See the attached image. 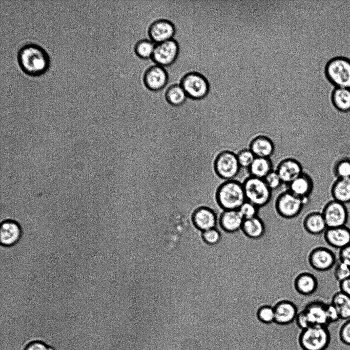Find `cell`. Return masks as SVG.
I'll list each match as a JSON object with an SVG mask.
<instances>
[{
    "label": "cell",
    "mask_w": 350,
    "mask_h": 350,
    "mask_svg": "<svg viewBox=\"0 0 350 350\" xmlns=\"http://www.w3.org/2000/svg\"><path fill=\"white\" fill-rule=\"evenodd\" d=\"M246 200L258 208L266 205L272 196V191L263 179L249 176L242 182Z\"/></svg>",
    "instance_id": "4"
},
{
    "label": "cell",
    "mask_w": 350,
    "mask_h": 350,
    "mask_svg": "<svg viewBox=\"0 0 350 350\" xmlns=\"http://www.w3.org/2000/svg\"><path fill=\"white\" fill-rule=\"evenodd\" d=\"M22 228L18 221L12 219L3 220L0 225V241L1 245L6 248L16 245L20 240Z\"/></svg>",
    "instance_id": "12"
},
{
    "label": "cell",
    "mask_w": 350,
    "mask_h": 350,
    "mask_svg": "<svg viewBox=\"0 0 350 350\" xmlns=\"http://www.w3.org/2000/svg\"><path fill=\"white\" fill-rule=\"evenodd\" d=\"M324 239L330 246L339 250L350 243V229L346 225L327 228Z\"/></svg>",
    "instance_id": "16"
},
{
    "label": "cell",
    "mask_w": 350,
    "mask_h": 350,
    "mask_svg": "<svg viewBox=\"0 0 350 350\" xmlns=\"http://www.w3.org/2000/svg\"><path fill=\"white\" fill-rule=\"evenodd\" d=\"M256 318L261 323L266 324L275 322L274 306L269 305L260 306L256 311Z\"/></svg>",
    "instance_id": "33"
},
{
    "label": "cell",
    "mask_w": 350,
    "mask_h": 350,
    "mask_svg": "<svg viewBox=\"0 0 350 350\" xmlns=\"http://www.w3.org/2000/svg\"><path fill=\"white\" fill-rule=\"evenodd\" d=\"M340 291L350 297V277L339 282Z\"/></svg>",
    "instance_id": "44"
},
{
    "label": "cell",
    "mask_w": 350,
    "mask_h": 350,
    "mask_svg": "<svg viewBox=\"0 0 350 350\" xmlns=\"http://www.w3.org/2000/svg\"><path fill=\"white\" fill-rule=\"evenodd\" d=\"M334 107L338 111L346 113L350 111V88L335 87L331 94Z\"/></svg>",
    "instance_id": "26"
},
{
    "label": "cell",
    "mask_w": 350,
    "mask_h": 350,
    "mask_svg": "<svg viewBox=\"0 0 350 350\" xmlns=\"http://www.w3.org/2000/svg\"><path fill=\"white\" fill-rule=\"evenodd\" d=\"M213 166L216 174L224 181L235 179L241 169L237 154L230 150H224L218 153Z\"/></svg>",
    "instance_id": "6"
},
{
    "label": "cell",
    "mask_w": 350,
    "mask_h": 350,
    "mask_svg": "<svg viewBox=\"0 0 350 350\" xmlns=\"http://www.w3.org/2000/svg\"><path fill=\"white\" fill-rule=\"evenodd\" d=\"M249 148L257 157L271 158L274 153L275 147L270 137L259 135L252 139Z\"/></svg>",
    "instance_id": "21"
},
{
    "label": "cell",
    "mask_w": 350,
    "mask_h": 350,
    "mask_svg": "<svg viewBox=\"0 0 350 350\" xmlns=\"http://www.w3.org/2000/svg\"><path fill=\"white\" fill-rule=\"evenodd\" d=\"M308 261L311 266L319 272L331 270L336 264V257L330 249L318 246L313 249L310 253Z\"/></svg>",
    "instance_id": "11"
},
{
    "label": "cell",
    "mask_w": 350,
    "mask_h": 350,
    "mask_svg": "<svg viewBox=\"0 0 350 350\" xmlns=\"http://www.w3.org/2000/svg\"><path fill=\"white\" fill-rule=\"evenodd\" d=\"M259 208L253 203L246 200L240 206L238 211L244 219L252 218L258 216Z\"/></svg>",
    "instance_id": "35"
},
{
    "label": "cell",
    "mask_w": 350,
    "mask_h": 350,
    "mask_svg": "<svg viewBox=\"0 0 350 350\" xmlns=\"http://www.w3.org/2000/svg\"><path fill=\"white\" fill-rule=\"evenodd\" d=\"M324 71L327 79L335 87L350 88V58L333 57L326 63Z\"/></svg>",
    "instance_id": "3"
},
{
    "label": "cell",
    "mask_w": 350,
    "mask_h": 350,
    "mask_svg": "<svg viewBox=\"0 0 350 350\" xmlns=\"http://www.w3.org/2000/svg\"><path fill=\"white\" fill-rule=\"evenodd\" d=\"M330 341L326 326L314 325L303 330L300 343L304 350H325Z\"/></svg>",
    "instance_id": "5"
},
{
    "label": "cell",
    "mask_w": 350,
    "mask_h": 350,
    "mask_svg": "<svg viewBox=\"0 0 350 350\" xmlns=\"http://www.w3.org/2000/svg\"><path fill=\"white\" fill-rule=\"evenodd\" d=\"M273 306L275 322L279 325H287L293 323L299 312L296 305L287 300L279 301Z\"/></svg>",
    "instance_id": "17"
},
{
    "label": "cell",
    "mask_w": 350,
    "mask_h": 350,
    "mask_svg": "<svg viewBox=\"0 0 350 350\" xmlns=\"http://www.w3.org/2000/svg\"><path fill=\"white\" fill-rule=\"evenodd\" d=\"M295 322L297 326L302 330L311 326L308 319L303 310L298 312L295 319Z\"/></svg>",
    "instance_id": "40"
},
{
    "label": "cell",
    "mask_w": 350,
    "mask_h": 350,
    "mask_svg": "<svg viewBox=\"0 0 350 350\" xmlns=\"http://www.w3.org/2000/svg\"><path fill=\"white\" fill-rule=\"evenodd\" d=\"M24 350H52L44 343L40 341H33L25 347Z\"/></svg>",
    "instance_id": "43"
},
{
    "label": "cell",
    "mask_w": 350,
    "mask_h": 350,
    "mask_svg": "<svg viewBox=\"0 0 350 350\" xmlns=\"http://www.w3.org/2000/svg\"><path fill=\"white\" fill-rule=\"evenodd\" d=\"M236 154L241 168L247 169L249 168L256 157L249 148L242 149Z\"/></svg>",
    "instance_id": "34"
},
{
    "label": "cell",
    "mask_w": 350,
    "mask_h": 350,
    "mask_svg": "<svg viewBox=\"0 0 350 350\" xmlns=\"http://www.w3.org/2000/svg\"><path fill=\"white\" fill-rule=\"evenodd\" d=\"M326 304L321 301H313L308 303L302 310L310 325L326 326L329 324L326 315Z\"/></svg>",
    "instance_id": "19"
},
{
    "label": "cell",
    "mask_w": 350,
    "mask_h": 350,
    "mask_svg": "<svg viewBox=\"0 0 350 350\" xmlns=\"http://www.w3.org/2000/svg\"><path fill=\"white\" fill-rule=\"evenodd\" d=\"M339 336L343 343L350 345V319L347 320L341 326Z\"/></svg>",
    "instance_id": "39"
},
{
    "label": "cell",
    "mask_w": 350,
    "mask_h": 350,
    "mask_svg": "<svg viewBox=\"0 0 350 350\" xmlns=\"http://www.w3.org/2000/svg\"><path fill=\"white\" fill-rule=\"evenodd\" d=\"M333 199L344 204L350 202V178H337L331 187Z\"/></svg>",
    "instance_id": "25"
},
{
    "label": "cell",
    "mask_w": 350,
    "mask_h": 350,
    "mask_svg": "<svg viewBox=\"0 0 350 350\" xmlns=\"http://www.w3.org/2000/svg\"><path fill=\"white\" fill-rule=\"evenodd\" d=\"M187 97L183 89L180 84L170 86L166 90L165 97L171 105L178 106L182 105Z\"/></svg>",
    "instance_id": "30"
},
{
    "label": "cell",
    "mask_w": 350,
    "mask_h": 350,
    "mask_svg": "<svg viewBox=\"0 0 350 350\" xmlns=\"http://www.w3.org/2000/svg\"><path fill=\"white\" fill-rule=\"evenodd\" d=\"M17 60L22 71L33 76L44 74L50 66L47 52L42 47L33 43L21 47L18 52Z\"/></svg>",
    "instance_id": "1"
},
{
    "label": "cell",
    "mask_w": 350,
    "mask_h": 350,
    "mask_svg": "<svg viewBox=\"0 0 350 350\" xmlns=\"http://www.w3.org/2000/svg\"><path fill=\"white\" fill-rule=\"evenodd\" d=\"M180 85L187 97L194 99H200L208 93L209 85L206 78L196 72H189L184 75Z\"/></svg>",
    "instance_id": "8"
},
{
    "label": "cell",
    "mask_w": 350,
    "mask_h": 350,
    "mask_svg": "<svg viewBox=\"0 0 350 350\" xmlns=\"http://www.w3.org/2000/svg\"><path fill=\"white\" fill-rule=\"evenodd\" d=\"M304 230L312 235L324 233L327 228L321 212L314 211L308 213L303 221Z\"/></svg>",
    "instance_id": "24"
},
{
    "label": "cell",
    "mask_w": 350,
    "mask_h": 350,
    "mask_svg": "<svg viewBox=\"0 0 350 350\" xmlns=\"http://www.w3.org/2000/svg\"><path fill=\"white\" fill-rule=\"evenodd\" d=\"M338 258L339 261L350 267V243L339 250Z\"/></svg>",
    "instance_id": "41"
},
{
    "label": "cell",
    "mask_w": 350,
    "mask_h": 350,
    "mask_svg": "<svg viewBox=\"0 0 350 350\" xmlns=\"http://www.w3.org/2000/svg\"><path fill=\"white\" fill-rule=\"evenodd\" d=\"M192 217L195 226L203 232L215 228L217 222L215 212L207 207L197 208L194 212Z\"/></svg>",
    "instance_id": "20"
},
{
    "label": "cell",
    "mask_w": 350,
    "mask_h": 350,
    "mask_svg": "<svg viewBox=\"0 0 350 350\" xmlns=\"http://www.w3.org/2000/svg\"><path fill=\"white\" fill-rule=\"evenodd\" d=\"M175 32L174 24L166 19H157L149 26L148 34L155 44L161 43L173 38Z\"/></svg>",
    "instance_id": "13"
},
{
    "label": "cell",
    "mask_w": 350,
    "mask_h": 350,
    "mask_svg": "<svg viewBox=\"0 0 350 350\" xmlns=\"http://www.w3.org/2000/svg\"><path fill=\"white\" fill-rule=\"evenodd\" d=\"M275 170L283 183L287 185L304 172L301 163L297 159L292 157L281 160Z\"/></svg>",
    "instance_id": "14"
},
{
    "label": "cell",
    "mask_w": 350,
    "mask_h": 350,
    "mask_svg": "<svg viewBox=\"0 0 350 350\" xmlns=\"http://www.w3.org/2000/svg\"><path fill=\"white\" fill-rule=\"evenodd\" d=\"M155 44L153 41L147 39L140 40L136 43L134 46L135 52L138 57L141 58H152Z\"/></svg>",
    "instance_id": "32"
},
{
    "label": "cell",
    "mask_w": 350,
    "mask_h": 350,
    "mask_svg": "<svg viewBox=\"0 0 350 350\" xmlns=\"http://www.w3.org/2000/svg\"><path fill=\"white\" fill-rule=\"evenodd\" d=\"M241 230L249 238L258 239L263 236L265 233V224L258 216L244 219Z\"/></svg>",
    "instance_id": "27"
},
{
    "label": "cell",
    "mask_w": 350,
    "mask_h": 350,
    "mask_svg": "<svg viewBox=\"0 0 350 350\" xmlns=\"http://www.w3.org/2000/svg\"><path fill=\"white\" fill-rule=\"evenodd\" d=\"M333 172L336 178H350V157L337 159L333 164Z\"/></svg>",
    "instance_id": "31"
},
{
    "label": "cell",
    "mask_w": 350,
    "mask_h": 350,
    "mask_svg": "<svg viewBox=\"0 0 350 350\" xmlns=\"http://www.w3.org/2000/svg\"><path fill=\"white\" fill-rule=\"evenodd\" d=\"M263 179L272 191L278 189L283 183L280 176L275 170H272Z\"/></svg>",
    "instance_id": "37"
},
{
    "label": "cell",
    "mask_w": 350,
    "mask_h": 350,
    "mask_svg": "<svg viewBox=\"0 0 350 350\" xmlns=\"http://www.w3.org/2000/svg\"><path fill=\"white\" fill-rule=\"evenodd\" d=\"M250 176L264 179L273 170V163L271 158L256 157L248 169Z\"/></svg>",
    "instance_id": "28"
},
{
    "label": "cell",
    "mask_w": 350,
    "mask_h": 350,
    "mask_svg": "<svg viewBox=\"0 0 350 350\" xmlns=\"http://www.w3.org/2000/svg\"><path fill=\"white\" fill-rule=\"evenodd\" d=\"M326 315L329 323L340 319L337 310L331 303L326 304Z\"/></svg>",
    "instance_id": "42"
},
{
    "label": "cell",
    "mask_w": 350,
    "mask_h": 350,
    "mask_svg": "<svg viewBox=\"0 0 350 350\" xmlns=\"http://www.w3.org/2000/svg\"><path fill=\"white\" fill-rule=\"evenodd\" d=\"M334 275L339 283L350 277V267L339 261L335 265Z\"/></svg>",
    "instance_id": "36"
},
{
    "label": "cell",
    "mask_w": 350,
    "mask_h": 350,
    "mask_svg": "<svg viewBox=\"0 0 350 350\" xmlns=\"http://www.w3.org/2000/svg\"><path fill=\"white\" fill-rule=\"evenodd\" d=\"M331 303L339 314L340 319H350V297L339 291L333 295Z\"/></svg>",
    "instance_id": "29"
},
{
    "label": "cell",
    "mask_w": 350,
    "mask_h": 350,
    "mask_svg": "<svg viewBox=\"0 0 350 350\" xmlns=\"http://www.w3.org/2000/svg\"><path fill=\"white\" fill-rule=\"evenodd\" d=\"M202 237L207 243L215 245L219 242L221 235L219 230L215 228L203 232Z\"/></svg>",
    "instance_id": "38"
},
{
    "label": "cell",
    "mask_w": 350,
    "mask_h": 350,
    "mask_svg": "<svg viewBox=\"0 0 350 350\" xmlns=\"http://www.w3.org/2000/svg\"><path fill=\"white\" fill-rule=\"evenodd\" d=\"M168 75L163 66L155 65L150 67L143 75L145 86L150 90L159 91L167 84Z\"/></svg>",
    "instance_id": "15"
},
{
    "label": "cell",
    "mask_w": 350,
    "mask_h": 350,
    "mask_svg": "<svg viewBox=\"0 0 350 350\" xmlns=\"http://www.w3.org/2000/svg\"><path fill=\"white\" fill-rule=\"evenodd\" d=\"M215 198L219 207L224 210H238L246 201L242 182L225 180L217 188Z\"/></svg>",
    "instance_id": "2"
},
{
    "label": "cell",
    "mask_w": 350,
    "mask_h": 350,
    "mask_svg": "<svg viewBox=\"0 0 350 350\" xmlns=\"http://www.w3.org/2000/svg\"><path fill=\"white\" fill-rule=\"evenodd\" d=\"M322 214L327 228L346 225L348 212L345 204L335 200H330L324 205Z\"/></svg>",
    "instance_id": "9"
},
{
    "label": "cell",
    "mask_w": 350,
    "mask_h": 350,
    "mask_svg": "<svg viewBox=\"0 0 350 350\" xmlns=\"http://www.w3.org/2000/svg\"><path fill=\"white\" fill-rule=\"evenodd\" d=\"M244 218L238 210H224L218 222L221 228L227 233H235L241 229Z\"/></svg>",
    "instance_id": "22"
},
{
    "label": "cell",
    "mask_w": 350,
    "mask_h": 350,
    "mask_svg": "<svg viewBox=\"0 0 350 350\" xmlns=\"http://www.w3.org/2000/svg\"><path fill=\"white\" fill-rule=\"evenodd\" d=\"M294 285L299 294L308 296L313 294L317 290L318 281L313 274L308 272H302L296 276Z\"/></svg>",
    "instance_id": "23"
},
{
    "label": "cell",
    "mask_w": 350,
    "mask_h": 350,
    "mask_svg": "<svg viewBox=\"0 0 350 350\" xmlns=\"http://www.w3.org/2000/svg\"><path fill=\"white\" fill-rule=\"evenodd\" d=\"M308 200L298 197L287 190L278 195L275 200V208L281 217L292 219L298 216Z\"/></svg>",
    "instance_id": "7"
},
{
    "label": "cell",
    "mask_w": 350,
    "mask_h": 350,
    "mask_svg": "<svg viewBox=\"0 0 350 350\" xmlns=\"http://www.w3.org/2000/svg\"><path fill=\"white\" fill-rule=\"evenodd\" d=\"M178 52V44L172 38L156 44L152 58L157 65L167 66L175 60Z\"/></svg>",
    "instance_id": "10"
},
{
    "label": "cell",
    "mask_w": 350,
    "mask_h": 350,
    "mask_svg": "<svg viewBox=\"0 0 350 350\" xmlns=\"http://www.w3.org/2000/svg\"><path fill=\"white\" fill-rule=\"evenodd\" d=\"M314 181L311 175L303 172L287 184V190L302 199L308 200L314 189Z\"/></svg>",
    "instance_id": "18"
}]
</instances>
